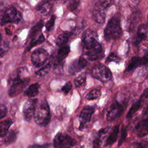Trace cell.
Listing matches in <instances>:
<instances>
[{"label": "cell", "mask_w": 148, "mask_h": 148, "mask_svg": "<svg viewBox=\"0 0 148 148\" xmlns=\"http://www.w3.org/2000/svg\"><path fill=\"white\" fill-rule=\"evenodd\" d=\"M49 143L45 145H30L28 148H49Z\"/></svg>", "instance_id": "37"}, {"label": "cell", "mask_w": 148, "mask_h": 148, "mask_svg": "<svg viewBox=\"0 0 148 148\" xmlns=\"http://www.w3.org/2000/svg\"><path fill=\"white\" fill-rule=\"evenodd\" d=\"M139 1H140V0H131V1L132 3H134V4H136V5H137V4L139 3Z\"/></svg>", "instance_id": "45"}, {"label": "cell", "mask_w": 148, "mask_h": 148, "mask_svg": "<svg viewBox=\"0 0 148 148\" xmlns=\"http://www.w3.org/2000/svg\"><path fill=\"white\" fill-rule=\"evenodd\" d=\"M45 41V36L44 35L42 34L40 35V36L38 37V38L36 40H32V41L27 46V50H30L33 47H34L36 45L41 44Z\"/></svg>", "instance_id": "28"}, {"label": "cell", "mask_w": 148, "mask_h": 148, "mask_svg": "<svg viewBox=\"0 0 148 148\" xmlns=\"http://www.w3.org/2000/svg\"><path fill=\"white\" fill-rule=\"evenodd\" d=\"M39 84L38 83H35L32 84H31L28 87H27L24 93V94L30 98L34 97L39 94Z\"/></svg>", "instance_id": "20"}, {"label": "cell", "mask_w": 148, "mask_h": 148, "mask_svg": "<svg viewBox=\"0 0 148 148\" xmlns=\"http://www.w3.org/2000/svg\"><path fill=\"white\" fill-rule=\"evenodd\" d=\"M76 143L74 139L68 134L59 132L53 139V146L55 148H69Z\"/></svg>", "instance_id": "6"}, {"label": "cell", "mask_w": 148, "mask_h": 148, "mask_svg": "<svg viewBox=\"0 0 148 148\" xmlns=\"http://www.w3.org/2000/svg\"><path fill=\"white\" fill-rule=\"evenodd\" d=\"M79 3V0H69L67 3V8L70 11H74L76 9Z\"/></svg>", "instance_id": "31"}, {"label": "cell", "mask_w": 148, "mask_h": 148, "mask_svg": "<svg viewBox=\"0 0 148 148\" xmlns=\"http://www.w3.org/2000/svg\"><path fill=\"white\" fill-rule=\"evenodd\" d=\"M3 3L2 2H0V12L1 11L2 9V8H3Z\"/></svg>", "instance_id": "46"}, {"label": "cell", "mask_w": 148, "mask_h": 148, "mask_svg": "<svg viewBox=\"0 0 148 148\" xmlns=\"http://www.w3.org/2000/svg\"><path fill=\"white\" fill-rule=\"evenodd\" d=\"M82 42L83 45L90 43L98 39V35L96 32L91 29H87L82 35Z\"/></svg>", "instance_id": "16"}, {"label": "cell", "mask_w": 148, "mask_h": 148, "mask_svg": "<svg viewBox=\"0 0 148 148\" xmlns=\"http://www.w3.org/2000/svg\"><path fill=\"white\" fill-rule=\"evenodd\" d=\"M119 128H120V125H116L113 128L112 131L109 134V136L106 140L105 142V146H109L113 143H114L118 137V134L119 132Z\"/></svg>", "instance_id": "19"}, {"label": "cell", "mask_w": 148, "mask_h": 148, "mask_svg": "<svg viewBox=\"0 0 148 148\" xmlns=\"http://www.w3.org/2000/svg\"><path fill=\"white\" fill-rule=\"evenodd\" d=\"M72 87V85L71 82H68L62 87L61 90L65 94H67L69 92V91L71 90Z\"/></svg>", "instance_id": "35"}, {"label": "cell", "mask_w": 148, "mask_h": 148, "mask_svg": "<svg viewBox=\"0 0 148 148\" xmlns=\"http://www.w3.org/2000/svg\"><path fill=\"white\" fill-rule=\"evenodd\" d=\"M69 51H70V47L68 46H64L58 50L57 60L55 62V67H57L60 66V65L62 63L63 60L67 57Z\"/></svg>", "instance_id": "15"}, {"label": "cell", "mask_w": 148, "mask_h": 148, "mask_svg": "<svg viewBox=\"0 0 148 148\" xmlns=\"http://www.w3.org/2000/svg\"><path fill=\"white\" fill-rule=\"evenodd\" d=\"M27 71L26 68H19L17 72L12 74L9 78V83L10 87L9 89V95L14 97L21 93L29 82L28 77H22V74Z\"/></svg>", "instance_id": "1"}, {"label": "cell", "mask_w": 148, "mask_h": 148, "mask_svg": "<svg viewBox=\"0 0 148 148\" xmlns=\"http://www.w3.org/2000/svg\"><path fill=\"white\" fill-rule=\"evenodd\" d=\"M136 134L139 137H143L148 135V119L139 121L135 126Z\"/></svg>", "instance_id": "14"}, {"label": "cell", "mask_w": 148, "mask_h": 148, "mask_svg": "<svg viewBox=\"0 0 148 148\" xmlns=\"http://www.w3.org/2000/svg\"><path fill=\"white\" fill-rule=\"evenodd\" d=\"M51 9V5L49 2L42 3L39 5L38 7L37 10L42 14H46L49 12Z\"/></svg>", "instance_id": "29"}, {"label": "cell", "mask_w": 148, "mask_h": 148, "mask_svg": "<svg viewBox=\"0 0 148 148\" xmlns=\"http://www.w3.org/2000/svg\"><path fill=\"white\" fill-rule=\"evenodd\" d=\"M137 38L140 40H148V24H143L139 25L137 31Z\"/></svg>", "instance_id": "18"}, {"label": "cell", "mask_w": 148, "mask_h": 148, "mask_svg": "<svg viewBox=\"0 0 148 148\" xmlns=\"http://www.w3.org/2000/svg\"><path fill=\"white\" fill-rule=\"evenodd\" d=\"M143 113L144 114H148V105L145 108V109H144Z\"/></svg>", "instance_id": "44"}, {"label": "cell", "mask_w": 148, "mask_h": 148, "mask_svg": "<svg viewBox=\"0 0 148 148\" xmlns=\"http://www.w3.org/2000/svg\"><path fill=\"white\" fill-rule=\"evenodd\" d=\"M55 20H56V16L54 15H52L51 16L50 18L49 19V20L46 24L45 26H46V29L47 31H49L52 29V28L53 27V26L54 25Z\"/></svg>", "instance_id": "34"}, {"label": "cell", "mask_w": 148, "mask_h": 148, "mask_svg": "<svg viewBox=\"0 0 148 148\" xmlns=\"http://www.w3.org/2000/svg\"><path fill=\"white\" fill-rule=\"evenodd\" d=\"M43 25V21L42 20H40L39 21H38L35 25H34L30 31H29V37L30 38H34L35 36L36 35V34L40 31V29L42 28Z\"/></svg>", "instance_id": "24"}, {"label": "cell", "mask_w": 148, "mask_h": 148, "mask_svg": "<svg viewBox=\"0 0 148 148\" xmlns=\"http://www.w3.org/2000/svg\"><path fill=\"white\" fill-rule=\"evenodd\" d=\"M6 50L4 48H0V58H2L6 53Z\"/></svg>", "instance_id": "42"}, {"label": "cell", "mask_w": 148, "mask_h": 148, "mask_svg": "<svg viewBox=\"0 0 148 148\" xmlns=\"http://www.w3.org/2000/svg\"><path fill=\"white\" fill-rule=\"evenodd\" d=\"M12 124L13 121L11 119H6L0 123V138H3L7 134Z\"/></svg>", "instance_id": "21"}, {"label": "cell", "mask_w": 148, "mask_h": 148, "mask_svg": "<svg viewBox=\"0 0 148 148\" xmlns=\"http://www.w3.org/2000/svg\"><path fill=\"white\" fill-rule=\"evenodd\" d=\"M144 100L142 99V98H139L138 101H136L135 103H134L132 106L130 108L127 115H126V118L127 119H130L133 115L140 108L142 102Z\"/></svg>", "instance_id": "22"}, {"label": "cell", "mask_w": 148, "mask_h": 148, "mask_svg": "<svg viewBox=\"0 0 148 148\" xmlns=\"http://www.w3.org/2000/svg\"><path fill=\"white\" fill-rule=\"evenodd\" d=\"M38 102V99L31 98L28 99L24 104L23 113L24 119L27 121H30L34 117L35 108Z\"/></svg>", "instance_id": "9"}, {"label": "cell", "mask_w": 148, "mask_h": 148, "mask_svg": "<svg viewBox=\"0 0 148 148\" xmlns=\"http://www.w3.org/2000/svg\"><path fill=\"white\" fill-rule=\"evenodd\" d=\"M140 98H142V99H143V100L148 98V88H146V89L143 91V92L142 94H141Z\"/></svg>", "instance_id": "38"}, {"label": "cell", "mask_w": 148, "mask_h": 148, "mask_svg": "<svg viewBox=\"0 0 148 148\" xmlns=\"http://www.w3.org/2000/svg\"><path fill=\"white\" fill-rule=\"evenodd\" d=\"M107 8L102 3V1L98 2L94 6L92 16L94 20L98 23H103L106 18V10Z\"/></svg>", "instance_id": "11"}, {"label": "cell", "mask_w": 148, "mask_h": 148, "mask_svg": "<svg viewBox=\"0 0 148 148\" xmlns=\"http://www.w3.org/2000/svg\"><path fill=\"white\" fill-rule=\"evenodd\" d=\"M94 111L95 109L92 106H87L83 108L79 116V118L80 120V124L79 126L80 130L82 129L86 123L90 121L91 117L92 114L94 113Z\"/></svg>", "instance_id": "13"}, {"label": "cell", "mask_w": 148, "mask_h": 148, "mask_svg": "<svg viewBox=\"0 0 148 148\" xmlns=\"http://www.w3.org/2000/svg\"><path fill=\"white\" fill-rule=\"evenodd\" d=\"M123 112V106L118 102H113L110 105L106 113V120L112 121L119 117Z\"/></svg>", "instance_id": "10"}, {"label": "cell", "mask_w": 148, "mask_h": 148, "mask_svg": "<svg viewBox=\"0 0 148 148\" xmlns=\"http://www.w3.org/2000/svg\"><path fill=\"white\" fill-rule=\"evenodd\" d=\"M33 117L35 123L40 126L45 127L49 124L50 120V111L45 99L37 102Z\"/></svg>", "instance_id": "2"}, {"label": "cell", "mask_w": 148, "mask_h": 148, "mask_svg": "<svg viewBox=\"0 0 148 148\" xmlns=\"http://www.w3.org/2000/svg\"><path fill=\"white\" fill-rule=\"evenodd\" d=\"M133 148H145L144 146L140 143H135L133 145Z\"/></svg>", "instance_id": "41"}, {"label": "cell", "mask_w": 148, "mask_h": 148, "mask_svg": "<svg viewBox=\"0 0 148 148\" xmlns=\"http://www.w3.org/2000/svg\"><path fill=\"white\" fill-rule=\"evenodd\" d=\"M22 17L20 12L17 10L15 7L10 6L5 11L0 21V24L2 26L10 23L18 24L21 21Z\"/></svg>", "instance_id": "5"}, {"label": "cell", "mask_w": 148, "mask_h": 148, "mask_svg": "<svg viewBox=\"0 0 148 148\" xmlns=\"http://www.w3.org/2000/svg\"><path fill=\"white\" fill-rule=\"evenodd\" d=\"M108 130H109V128H108V127H106V128H102V129L100 130L99 131V132H98L99 135L100 136H102V135H105V134L108 132Z\"/></svg>", "instance_id": "40"}, {"label": "cell", "mask_w": 148, "mask_h": 148, "mask_svg": "<svg viewBox=\"0 0 148 148\" xmlns=\"http://www.w3.org/2000/svg\"><path fill=\"white\" fill-rule=\"evenodd\" d=\"M3 138L4 143L6 145H10L15 142L17 139V134L14 131L10 130V131H8Z\"/></svg>", "instance_id": "23"}, {"label": "cell", "mask_w": 148, "mask_h": 148, "mask_svg": "<svg viewBox=\"0 0 148 148\" xmlns=\"http://www.w3.org/2000/svg\"><path fill=\"white\" fill-rule=\"evenodd\" d=\"M112 61L115 62L116 63H119L121 61V59L114 53H112L109 55V56L106 58V62H110Z\"/></svg>", "instance_id": "32"}, {"label": "cell", "mask_w": 148, "mask_h": 148, "mask_svg": "<svg viewBox=\"0 0 148 148\" xmlns=\"http://www.w3.org/2000/svg\"><path fill=\"white\" fill-rule=\"evenodd\" d=\"M87 64V60L83 57H80L71 63L68 68V73L71 75H75L80 72L85 68Z\"/></svg>", "instance_id": "12"}, {"label": "cell", "mask_w": 148, "mask_h": 148, "mask_svg": "<svg viewBox=\"0 0 148 148\" xmlns=\"http://www.w3.org/2000/svg\"><path fill=\"white\" fill-rule=\"evenodd\" d=\"M142 65H145V64H144L143 60L142 57H133L131 59V60L126 68V71L127 72H130Z\"/></svg>", "instance_id": "17"}, {"label": "cell", "mask_w": 148, "mask_h": 148, "mask_svg": "<svg viewBox=\"0 0 148 148\" xmlns=\"http://www.w3.org/2000/svg\"><path fill=\"white\" fill-rule=\"evenodd\" d=\"M122 34L123 30L119 18L116 17H112L104 29L105 39L108 41L115 40L119 38Z\"/></svg>", "instance_id": "3"}, {"label": "cell", "mask_w": 148, "mask_h": 148, "mask_svg": "<svg viewBox=\"0 0 148 148\" xmlns=\"http://www.w3.org/2000/svg\"><path fill=\"white\" fill-rule=\"evenodd\" d=\"M147 21H148V16H147Z\"/></svg>", "instance_id": "48"}, {"label": "cell", "mask_w": 148, "mask_h": 148, "mask_svg": "<svg viewBox=\"0 0 148 148\" xmlns=\"http://www.w3.org/2000/svg\"><path fill=\"white\" fill-rule=\"evenodd\" d=\"M7 112V107L3 104H0V120L6 116Z\"/></svg>", "instance_id": "36"}, {"label": "cell", "mask_w": 148, "mask_h": 148, "mask_svg": "<svg viewBox=\"0 0 148 148\" xmlns=\"http://www.w3.org/2000/svg\"><path fill=\"white\" fill-rule=\"evenodd\" d=\"M127 136V128L125 127H123L121 129V136H120V138L119 142H118V146H120L123 144V143L124 142V141L126 139Z\"/></svg>", "instance_id": "33"}, {"label": "cell", "mask_w": 148, "mask_h": 148, "mask_svg": "<svg viewBox=\"0 0 148 148\" xmlns=\"http://www.w3.org/2000/svg\"><path fill=\"white\" fill-rule=\"evenodd\" d=\"M83 46L84 54L88 60L94 61L103 58L104 56L103 51L98 40L83 45Z\"/></svg>", "instance_id": "4"}, {"label": "cell", "mask_w": 148, "mask_h": 148, "mask_svg": "<svg viewBox=\"0 0 148 148\" xmlns=\"http://www.w3.org/2000/svg\"><path fill=\"white\" fill-rule=\"evenodd\" d=\"M142 58L143 60L144 64H146L148 63V49L146 51L144 56L143 57H142Z\"/></svg>", "instance_id": "39"}, {"label": "cell", "mask_w": 148, "mask_h": 148, "mask_svg": "<svg viewBox=\"0 0 148 148\" xmlns=\"http://www.w3.org/2000/svg\"><path fill=\"white\" fill-rule=\"evenodd\" d=\"M86 79V76L84 74L79 75L74 80V84L76 87H80L85 82Z\"/></svg>", "instance_id": "30"}, {"label": "cell", "mask_w": 148, "mask_h": 148, "mask_svg": "<svg viewBox=\"0 0 148 148\" xmlns=\"http://www.w3.org/2000/svg\"><path fill=\"white\" fill-rule=\"evenodd\" d=\"M101 91L99 89H93L86 95L85 98L87 100H93L98 98L101 95Z\"/></svg>", "instance_id": "27"}, {"label": "cell", "mask_w": 148, "mask_h": 148, "mask_svg": "<svg viewBox=\"0 0 148 148\" xmlns=\"http://www.w3.org/2000/svg\"><path fill=\"white\" fill-rule=\"evenodd\" d=\"M49 57L48 52L43 48H38L32 53L31 56L32 64L36 68L44 65Z\"/></svg>", "instance_id": "7"}, {"label": "cell", "mask_w": 148, "mask_h": 148, "mask_svg": "<svg viewBox=\"0 0 148 148\" xmlns=\"http://www.w3.org/2000/svg\"><path fill=\"white\" fill-rule=\"evenodd\" d=\"M5 31H6V32L7 34H10V35H11V34H12V31H10V29L9 28H6Z\"/></svg>", "instance_id": "43"}, {"label": "cell", "mask_w": 148, "mask_h": 148, "mask_svg": "<svg viewBox=\"0 0 148 148\" xmlns=\"http://www.w3.org/2000/svg\"><path fill=\"white\" fill-rule=\"evenodd\" d=\"M51 67V62H49L47 64H46L44 66L41 68L39 70H38L36 72V75L39 77H43L46 75L50 71Z\"/></svg>", "instance_id": "26"}, {"label": "cell", "mask_w": 148, "mask_h": 148, "mask_svg": "<svg viewBox=\"0 0 148 148\" xmlns=\"http://www.w3.org/2000/svg\"><path fill=\"white\" fill-rule=\"evenodd\" d=\"M92 75L94 77L101 82H106L111 79L112 77L110 69L102 64L95 66L92 71Z\"/></svg>", "instance_id": "8"}, {"label": "cell", "mask_w": 148, "mask_h": 148, "mask_svg": "<svg viewBox=\"0 0 148 148\" xmlns=\"http://www.w3.org/2000/svg\"><path fill=\"white\" fill-rule=\"evenodd\" d=\"M71 36V34L68 32H63L61 34H60L57 40H56V44L57 46H61L67 42L69 38Z\"/></svg>", "instance_id": "25"}, {"label": "cell", "mask_w": 148, "mask_h": 148, "mask_svg": "<svg viewBox=\"0 0 148 148\" xmlns=\"http://www.w3.org/2000/svg\"><path fill=\"white\" fill-rule=\"evenodd\" d=\"M1 39H2V35H1V33L0 32V43L1 42Z\"/></svg>", "instance_id": "47"}]
</instances>
